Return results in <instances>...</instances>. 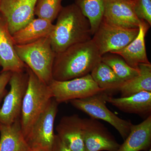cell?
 <instances>
[{"instance_id":"1","label":"cell","mask_w":151,"mask_h":151,"mask_svg":"<svg viewBox=\"0 0 151 151\" xmlns=\"http://www.w3.org/2000/svg\"><path fill=\"white\" fill-rule=\"evenodd\" d=\"M102 56L92 39L72 45L55 53L52 70L53 80L64 81L90 73Z\"/></svg>"},{"instance_id":"2","label":"cell","mask_w":151,"mask_h":151,"mask_svg":"<svg viewBox=\"0 0 151 151\" xmlns=\"http://www.w3.org/2000/svg\"><path fill=\"white\" fill-rule=\"evenodd\" d=\"M57 19L50 35L52 48L55 53L92 39L89 20L74 3L63 7Z\"/></svg>"},{"instance_id":"3","label":"cell","mask_w":151,"mask_h":151,"mask_svg":"<svg viewBox=\"0 0 151 151\" xmlns=\"http://www.w3.org/2000/svg\"><path fill=\"white\" fill-rule=\"evenodd\" d=\"M28 84L23 100L21 126L25 138L33 125L45 110L53 95L49 86L27 67Z\"/></svg>"},{"instance_id":"4","label":"cell","mask_w":151,"mask_h":151,"mask_svg":"<svg viewBox=\"0 0 151 151\" xmlns=\"http://www.w3.org/2000/svg\"><path fill=\"white\" fill-rule=\"evenodd\" d=\"M19 59L47 84L52 80V70L55 53L52 48L50 36L24 45H15Z\"/></svg>"},{"instance_id":"5","label":"cell","mask_w":151,"mask_h":151,"mask_svg":"<svg viewBox=\"0 0 151 151\" xmlns=\"http://www.w3.org/2000/svg\"><path fill=\"white\" fill-rule=\"evenodd\" d=\"M109 94L105 91L100 92L84 99L70 101L74 108L86 113L90 118L100 119L108 122L119 132L123 139L129 134L132 125L131 121L119 118L106 106Z\"/></svg>"},{"instance_id":"6","label":"cell","mask_w":151,"mask_h":151,"mask_svg":"<svg viewBox=\"0 0 151 151\" xmlns=\"http://www.w3.org/2000/svg\"><path fill=\"white\" fill-rule=\"evenodd\" d=\"M139 29L120 27L102 19L92 40L101 56L124 48L136 38Z\"/></svg>"},{"instance_id":"7","label":"cell","mask_w":151,"mask_h":151,"mask_svg":"<svg viewBox=\"0 0 151 151\" xmlns=\"http://www.w3.org/2000/svg\"><path fill=\"white\" fill-rule=\"evenodd\" d=\"M53 98L58 104L84 99L105 91L98 86L90 73L64 81L52 80L48 84Z\"/></svg>"},{"instance_id":"8","label":"cell","mask_w":151,"mask_h":151,"mask_svg":"<svg viewBox=\"0 0 151 151\" xmlns=\"http://www.w3.org/2000/svg\"><path fill=\"white\" fill-rule=\"evenodd\" d=\"M27 70L12 73L9 84V91L0 108V124L10 125L20 118L23 100L28 84Z\"/></svg>"},{"instance_id":"9","label":"cell","mask_w":151,"mask_h":151,"mask_svg":"<svg viewBox=\"0 0 151 151\" xmlns=\"http://www.w3.org/2000/svg\"><path fill=\"white\" fill-rule=\"evenodd\" d=\"M58 103L52 98L33 125L25 139L31 149L50 150L54 140V124Z\"/></svg>"},{"instance_id":"10","label":"cell","mask_w":151,"mask_h":151,"mask_svg":"<svg viewBox=\"0 0 151 151\" xmlns=\"http://www.w3.org/2000/svg\"><path fill=\"white\" fill-rule=\"evenodd\" d=\"M82 135L85 151H116L120 145L97 119H82Z\"/></svg>"},{"instance_id":"11","label":"cell","mask_w":151,"mask_h":151,"mask_svg":"<svg viewBox=\"0 0 151 151\" xmlns=\"http://www.w3.org/2000/svg\"><path fill=\"white\" fill-rule=\"evenodd\" d=\"M37 0H1L0 13L7 22L12 35L35 18Z\"/></svg>"},{"instance_id":"12","label":"cell","mask_w":151,"mask_h":151,"mask_svg":"<svg viewBox=\"0 0 151 151\" xmlns=\"http://www.w3.org/2000/svg\"><path fill=\"white\" fill-rule=\"evenodd\" d=\"M103 19L120 27L138 29L141 22L134 11L133 0H106Z\"/></svg>"},{"instance_id":"13","label":"cell","mask_w":151,"mask_h":151,"mask_svg":"<svg viewBox=\"0 0 151 151\" xmlns=\"http://www.w3.org/2000/svg\"><path fill=\"white\" fill-rule=\"evenodd\" d=\"M15 45L7 22L0 13V65L2 68L1 72L14 73L26 70L27 65L18 56Z\"/></svg>"},{"instance_id":"14","label":"cell","mask_w":151,"mask_h":151,"mask_svg":"<svg viewBox=\"0 0 151 151\" xmlns=\"http://www.w3.org/2000/svg\"><path fill=\"white\" fill-rule=\"evenodd\" d=\"M150 26L142 20L139 26L137 35L132 42L122 49L111 52L122 57L133 68L138 69V65L142 63H150L148 59L145 46V38Z\"/></svg>"},{"instance_id":"15","label":"cell","mask_w":151,"mask_h":151,"mask_svg":"<svg viewBox=\"0 0 151 151\" xmlns=\"http://www.w3.org/2000/svg\"><path fill=\"white\" fill-rule=\"evenodd\" d=\"M82 119L76 114L63 116L56 127L57 135L72 151H85Z\"/></svg>"},{"instance_id":"16","label":"cell","mask_w":151,"mask_h":151,"mask_svg":"<svg viewBox=\"0 0 151 151\" xmlns=\"http://www.w3.org/2000/svg\"><path fill=\"white\" fill-rule=\"evenodd\" d=\"M107 103L120 111L147 118L151 114V92L142 91L128 97L115 98L109 95Z\"/></svg>"},{"instance_id":"17","label":"cell","mask_w":151,"mask_h":151,"mask_svg":"<svg viewBox=\"0 0 151 151\" xmlns=\"http://www.w3.org/2000/svg\"><path fill=\"white\" fill-rule=\"evenodd\" d=\"M116 151H148L151 146V115L137 125L132 124L129 134Z\"/></svg>"},{"instance_id":"18","label":"cell","mask_w":151,"mask_h":151,"mask_svg":"<svg viewBox=\"0 0 151 151\" xmlns=\"http://www.w3.org/2000/svg\"><path fill=\"white\" fill-rule=\"evenodd\" d=\"M54 27L52 23L47 20L35 18L12 36L15 45L28 44L50 36Z\"/></svg>"},{"instance_id":"19","label":"cell","mask_w":151,"mask_h":151,"mask_svg":"<svg viewBox=\"0 0 151 151\" xmlns=\"http://www.w3.org/2000/svg\"><path fill=\"white\" fill-rule=\"evenodd\" d=\"M0 151L30 150L22 131L20 119L10 125L0 124Z\"/></svg>"},{"instance_id":"20","label":"cell","mask_w":151,"mask_h":151,"mask_svg":"<svg viewBox=\"0 0 151 151\" xmlns=\"http://www.w3.org/2000/svg\"><path fill=\"white\" fill-rule=\"evenodd\" d=\"M139 75L124 81L118 91L121 97H128L138 92L146 91L151 92V64L142 63L138 65Z\"/></svg>"},{"instance_id":"21","label":"cell","mask_w":151,"mask_h":151,"mask_svg":"<svg viewBox=\"0 0 151 151\" xmlns=\"http://www.w3.org/2000/svg\"><path fill=\"white\" fill-rule=\"evenodd\" d=\"M90 74L98 86L105 92L118 91L124 82L111 68L101 60L94 66Z\"/></svg>"},{"instance_id":"22","label":"cell","mask_w":151,"mask_h":151,"mask_svg":"<svg viewBox=\"0 0 151 151\" xmlns=\"http://www.w3.org/2000/svg\"><path fill=\"white\" fill-rule=\"evenodd\" d=\"M106 0H75L77 6L91 25L93 36L103 19Z\"/></svg>"},{"instance_id":"23","label":"cell","mask_w":151,"mask_h":151,"mask_svg":"<svg viewBox=\"0 0 151 151\" xmlns=\"http://www.w3.org/2000/svg\"><path fill=\"white\" fill-rule=\"evenodd\" d=\"M101 61L108 65L122 81H125L139 75V68H133L120 55L106 53L102 56Z\"/></svg>"},{"instance_id":"24","label":"cell","mask_w":151,"mask_h":151,"mask_svg":"<svg viewBox=\"0 0 151 151\" xmlns=\"http://www.w3.org/2000/svg\"><path fill=\"white\" fill-rule=\"evenodd\" d=\"M62 0H37L35 15L52 23L62 9Z\"/></svg>"},{"instance_id":"25","label":"cell","mask_w":151,"mask_h":151,"mask_svg":"<svg viewBox=\"0 0 151 151\" xmlns=\"http://www.w3.org/2000/svg\"><path fill=\"white\" fill-rule=\"evenodd\" d=\"M133 7L137 17L151 26V0H133Z\"/></svg>"},{"instance_id":"26","label":"cell","mask_w":151,"mask_h":151,"mask_svg":"<svg viewBox=\"0 0 151 151\" xmlns=\"http://www.w3.org/2000/svg\"><path fill=\"white\" fill-rule=\"evenodd\" d=\"M12 74V72L11 71H1L0 73V105L3 98L7 93L6 87L9 83Z\"/></svg>"},{"instance_id":"27","label":"cell","mask_w":151,"mask_h":151,"mask_svg":"<svg viewBox=\"0 0 151 151\" xmlns=\"http://www.w3.org/2000/svg\"><path fill=\"white\" fill-rule=\"evenodd\" d=\"M50 151H72L57 134L55 135L54 140L50 149Z\"/></svg>"},{"instance_id":"28","label":"cell","mask_w":151,"mask_h":151,"mask_svg":"<svg viewBox=\"0 0 151 151\" xmlns=\"http://www.w3.org/2000/svg\"><path fill=\"white\" fill-rule=\"evenodd\" d=\"M28 151H50L48 149L45 148H36L31 149Z\"/></svg>"},{"instance_id":"29","label":"cell","mask_w":151,"mask_h":151,"mask_svg":"<svg viewBox=\"0 0 151 151\" xmlns=\"http://www.w3.org/2000/svg\"><path fill=\"white\" fill-rule=\"evenodd\" d=\"M1 0H0V10H1Z\"/></svg>"},{"instance_id":"30","label":"cell","mask_w":151,"mask_h":151,"mask_svg":"<svg viewBox=\"0 0 151 151\" xmlns=\"http://www.w3.org/2000/svg\"><path fill=\"white\" fill-rule=\"evenodd\" d=\"M148 151H151V149H150V150H148Z\"/></svg>"},{"instance_id":"31","label":"cell","mask_w":151,"mask_h":151,"mask_svg":"<svg viewBox=\"0 0 151 151\" xmlns=\"http://www.w3.org/2000/svg\"><path fill=\"white\" fill-rule=\"evenodd\" d=\"M0 67H1V65H0Z\"/></svg>"}]
</instances>
